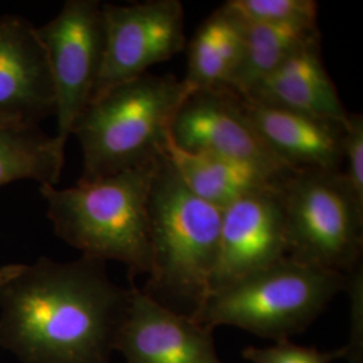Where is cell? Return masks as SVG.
Segmentation results:
<instances>
[{
	"label": "cell",
	"instance_id": "7402d4cb",
	"mask_svg": "<svg viewBox=\"0 0 363 363\" xmlns=\"http://www.w3.org/2000/svg\"><path fill=\"white\" fill-rule=\"evenodd\" d=\"M349 296L350 325L347 343L340 347L343 359L349 363H363V269L359 264L346 274L345 289Z\"/></svg>",
	"mask_w": 363,
	"mask_h": 363
},
{
	"label": "cell",
	"instance_id": "44dd1931",
	"mask_svg": "<svg viewBox=\"0 0 363 363\" xmlns=\"http://www.w3.org/2000/svg\"><path fill=\"white\" fill-rule=\"evenodd\" d=\"M242 357L250 363H333L343 359V352L342 349L320 351L291 340H281L268 347H245Z\"/></svg>",
	"mask_w": 363,
	"mask_h": 363
},
{
	"label": "cell",
	"instance_id": "4fadbf2b",
	"mask_svg": "<svg viewBox=\"0 0 363 363\" xmlns=\"http://www.w3.org/2000/svg\"><path fill=\"white\" fill-rule=\"evenodd\" d=\"M247 118L262 142L294 169L339 172L346 125L241 97Z\"/></svg>",
	"mask_w": 363,
	"mask_h": 363
},
{
	"label": "cell",
	"instance_id": "9a60e30c",
	"mask_svg": "<svg viewBox=\"0 0 363 363\" xmlns=\"http://www.w3.org/2000/svg\"><path fill=\"white\" fill-rule=\"evenodd\" d=\"M163 154L193 194L220 210L247 195L276 189L286 179L274 178L247 163L183 150L171 136Z\"/></svg>",
	"mask_w": 363,
	"mask_h": 363
},
{
	"label": "cell",
	"instance_id": "3957f363",
	"mask_svg": "<svg viewBox=\"0 0 363 363\" xmlns=\"http://www.w3.org/2000/svg\"><path fill=\"white\" fill-rule=\"evenodd\" d=\"M159 159L69 189L39 184L55 235L84 257L124 264L130 280L148 276L152 265L148 206Z\"/></svg>",
	"mask_w": 363,
	"mask_h": 363
},
{
	"label": "cell",
	"instance_id": "d6986e66",
	"mask_svg": "<svg viewBox=\"0 0 363 363\" xmlns=\"http://www.w3.org/2000/svg\"><path fill=\"white\" fill-rule=\"evenodd\" d=\"M245 25L316 26L315 0H229L222 4Z\"/></svg>",
	"mask_w": 363,
	"mask_h": 363
},
{
	"label": "cell",
	"instance_id": "7c38bea8",
	"mask_svg": "<svg viewBox=\"0 0 363 363\" xmlns=\"http://www.w3.org/2000/svg\"><path fill=\"white\" fill-rule=\"evenodd\" d=\"M55 116L48 52L37 27L19 15L0 16V125L39 127Z\"/></svg>",
	"mask_w": 363,
	"mask_h": 363
},
{
	"label": "cell",
	"instance_id": "ffe728a7",
	"mask_svg": "<svg viewBox=\"0 0 363 363\" xmlns=\"http://www.w3.org/2000/svg\"><path fill=\"white\" fill-rule=\"evenodd\" d=\"M342 178L358 210L363 213V116L350 113L343 136Z\"/></svg>",
	"mask_w": 363,
	"mask_h": 363
},
{
	"label": "cell",
	"instance_id": "5b68a950",
	"mask_svg": "<svg viewBox=\"0 0 363 363\" xmlns=\"http://www.w3.org/2000/svg\"><path fill=\"white\" fill-rule=\"evenodd\" d=\"M346 276L286 259L210 292L196 322L274 342L304 333L345 289Z\"/></svg>",
	"mask_w": 363,
	"mask_h": 363
},
{
	"label": "cell",
	"instance_id": "e0dca14e",
	"mask_svg": "<svg viewBox=\"0 0 363 363\" xmlns=\"http://www.w3.org/2000/svg\"><path fill=\"white\" fill-rule=\"evenodd\" d=\"M66 144L39 127L0 125V189L16 181L57 186L65 166Z\"/></svg>",
	"mask_w": 363,
	"mask_h": 363
},
{
	"label": "cell",
	"instance_id": "2e32d148",
	"mask_svg": "<svg viewBox=\"0 0 363 363\" xmlns=\"http://www.w3.org/2000/svg\"><path fill=\"white\" fill-rule=\"evenodd\" d=\"M245 48V25L223 6L208 15L187 45V74L193 93L229 89Z\"/></svg>",
	"mask_w": 363,
	"mask_h": 363
},
{
	"label": "cell",
	"instance_id": "8fae6325",
	"mask_svg": "<svg viewBox=\"0 0 363 363\" xmlns=\"http://www.w3.org/2000/svg\"><path fill=\"white\" fill-rule=\"evenodd\" d=\"M213 331L130 284V307L118 330L115 351L127 363H225Z\"/></svg>",
	"mask_w": 363,
	"mask_h": 363
},
{
	"label": "cell",
	"instance_id": "9c48e42d",
	"mask_svg": "<svg viewBox=\"0 0 363 363\" xmlns=\"http://www.w3.org/2000/svg\"><path fill=\"white\" fill-rule=\"evenodd\" d=\"M169 136L183 150L247 163L279 179L296 171L262 142L240 96L229 89L190 94L172 121Z\"/></svg>",
	"mask_w": 363,
	"mask_h": 363
},
{
	"label": "cell",
	"instance_id": "30bf717a",
	"mask_svg": "<svg viewBox=\"0 0 363 363\" xmlns=\"http://www.w3.org/2000/svg\"><path fill=\"white\" fill-rule=\"evenodd\" d=\"M286 257L280 186L247 195L222 210L220 250L210 292Z\"/></svg>",
	"mask_w": 363,
	"mask_h": 363
},
{
	"label": "cell",
	"instance_id": "8992f818",
	"mask_svg": "<svg viewBox=\"0 0 363 363\" xmlns=\"http://www.w3.org/2000/svg\"><path fill=\"white\" fill-rule=\"evenodd\" d=\"M280 195L288 259L345 276L362 264L363 213L340 171L296 169L280 183Z\"/></svg>",
	"mask_w": 363,
	"mask_h": 363
},
{
	"label": "cell",
	"instance_id": "7a4b0ae2",
	"mask_svg": "<svg viewBox=\"0 0 363 363\" xmlns=\"http://www.w3.org/2000/svg\"><path fill=\"white\" fill-rule=\"evenodd\" d=\"M148 211L152 265L142 291L195 319L210 294L218 259L222 210L193 194L163 154Z\"/></svg>",
	"mask_w": 363,
	"mask_h": 363
},
{
	"label": "cell",
	"instance_id": "5bb4252c",
	"mask_svg": "<svg viewBox=\"0 0 363 363\" xmlns=\"http://www.w3.org/2000/svg\"><path fill=\"white\" fill-rule=\"evenodd\" d=\"M245 97L343 127L350 115L323 64L320 34L303 43Z\"/></svg>",
	"mask_w": 363,
	"mask_h": 363
},
{
	"label": "cell",
	"instance_id": "ba28073f",
	"mask_svg": "<svg viewBox=\"0 0 363 363\" xmlns=\"http://www.w3.org/2000/svg\"><path fill=\"white\" fill-rule=\"evenodd\" d=\"M103 15L104 60L91 101L186 48L184 9L179 0L103 3Z\"/></svg>",
	"mask_w": 363,
	"mask_h": 363
},
{
	"label": "cell",
	"instance_id": "277c9868",
	"mask_svg": "<svg viewBox=\"0 0 363 363\" xmlns=\"http://www.w3.org/2000/svg\"><path fill=\"white\" fill-rule=\"evenodd\" d=\"M190 94L187 85L171 74L145 73L91 101L72 130L84 156L78 182L103 179L156 162Z\"/></svg>",
	"mask_w": 363,
	"mask_h": 363
},
{
	"label": "cell",
	"instance_id": "52a82bcc",
	"mask_svg": "<svg viewBox=\"0 0 363 363\" xmlns=\"http://www.w3.org/2000/svg\"><path fill=\"white\" fill-rule=\"evenodd\" d=\"M48 52L55 91V136L67 143L73 125L91 103L104 60L103 3L67 0L46 25L37 27Z\"/></svg>",
	"mask_w": 363,
	"mask_h": 363
},
{
	"label": "cell",
	"instance_id": "6da1fadb",
	"mask_svg": "<svg viewBox=\"0 0 363 363\" xmlns=\"http://www.w3.org/2000/svg\"><path fill=\"white\" fill-rule=\"evenodd\" d=\"M130 300L99 259L6 264L0 346L21 363H111Z\"/></svg>",
	"mask_w": 363,
	"mask_h": 363
},
{
	"label": "cell",
	"instance_id": "ac0fdd59",
	"mask_svg": "<svg viewBox=\"0 0 363 363\" xmlns=\"http://www.w3.org/2000/svg\"><path fill=\"white\" fill-rule=\"evenodd\" d=\"M318 34V26L245 25L244 55L229 91L245 97L292 52Z\"/></svg>",
	"mask_w": 363,
	"mask_h": 363
}]
</instances>
